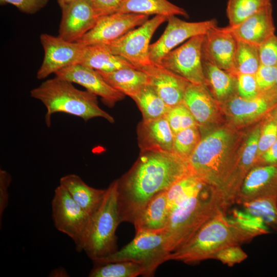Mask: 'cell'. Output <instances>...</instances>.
<instances>
[{
	"label": "cell",
	"mask_w": 277,
	"mask_h": 277,
	"mask_svg": "<svg viewBox=\"0 0 277 277\" xmlns=\"http://www.w3.org/2000/svg\"><path fill=\"white\" fill-rule=\"evenodd\" d=\"M274 87L276 88V90H277V78H276V83H275Z\"/></svg>",
	"instance_id": "49"
},
{
	"label": "cell",
	"mask_w": 277,
	"mask_h": 277,
	"mask_svg": "<svg viewBox=\"0 0 277 277\" xmlns=\"http://www.w3.org/2000/svg\"><path fill=\"white\" fill-rule=\"evenodd\" d=\"M230 139L225 130L213 131L201 138L187 160L190 171L217 192L230 175L228 157Z\"/></svg>",
	"instance_id": "4"
},
{
	"label": "cell",
	"mask_w": 277,
	"mask_h": 277,
	"mask_svg": "<svg viewBox=\"0 0 277 277\" xmlns=\"http://www.w3.org/2000/svg\"><path fill=\"white\" fill-rule=\"evenodd\" d=\"M49 0H0L1 5L11 4L21 12L33 14L44 8Z\"/></svg>",
	"instance_id": "42"
},
{
	"label": "cell",
	"mask_w": 277,
	"mask_h": 277,
	"mask_svg": "<svg viewBox=\"0 0 277 277\" xmlns=\"http://www.w3.org/2000/svg\"><path fill=\"white\" fill-rule=\"evenodd\" d=\"M268 99L264 92L250 99L235 95L229 102L231 113L240 122L250 121L258 117L268 109Z\"/></svg>",
	"instance_id": "29"
},
{
	"label": "cell",
	"mask_w": 277,
	"mask_h": 277,
	"mask_svg": "<svg viewBox=\"0 0 277 277\" xmlns=\"http://www.w3.org/2000/svg\"><path fill=\"white\" fill-rule=\"evenodd\" d=\"M205 185L191 171L174 182L166 189L168 213Z\"/></svg>",
	"instance_id": "30"
},
{
	"label": "cell",
	"mask_w": 277,
	"mask_h": 277,
	"mask_svg": "<svg viewBox=\"0 0 277 277\" xmlns=\"http://www.w3.org/2000/svg\"><path fill=\"white\" fill-rule=\"evenodd\" d=\"M190 171L187 161L172 152H142L130 170L117 180L120 223H133L154 195Z\"/></svg>",
	"instance_id": "1"
},
{
	"label": "cell",
	"mask_w": 277,
	"mask_h": 277,
	"mask_svg": "<svg viewBox=\"0 0 277 277\" xmlns=\"http://www.w3.org/2000/svg\"><path fill=\"white\" fill-rule=\"evenodd\" d=\"M276 120H277V114H276Z\"/></svg>",
	"instance_id": "50"
},
{
	"label": "cell",
	"mask_w": 277,
	"mask_h": 277,
	"mask_svg": "<svg viewBox=\"0 0 277 277\" xmlns=\"http://www.w3.org/2000/svg\"><path fill=\"white\" fill-rule=\"evenodd\" d=\"M247 258V254L239 245L226 247L220 250L214 256L216 259L229 266L240 263Z\"/></svg>",
	"instance_id": "40"
},
{
	"label": "cell",
	"mask_w": 277,
	"mask_h": 277,
	"mask_svg": "<svg viewBox=\"0 0 277 277\" xmlns=\"http://www.w3.org/2000/svg\"><path fill=\"white\" fill-rule=\"evenodd\" d=\"M60 185L91 217L100 206L106 192V189L89 186L80 176L74 174L62 176L60 180Z\"/></svg>",
	"instance_id": "21"
},
{
	"label": "cell",
	"mask_w": 277,
	"mask_h": 277,
	"mask_svg": "<svg viewBox=\"0 0 277 277\" xmlns=\"http://www.w3.org/2000/svg\"><path fill=\"white\" fill-rule=\"evenodd\" d=\"M228 27L238 41L259 47L275 34L271 4L239 25Z\"/></svg>",
	"instance_id": "19"
},
{
	"label": "cell",
	"mask_w": 277,
	"mask_h": 277,
	"mask_svg": "<svg viewBox=\"0 0 277 277\" xmlns=\"http://www.w3.org/2000/svg\"><path fill=\"white\" fill-rule=\"evenodd\" d=\"M139 70L148 75L151 85L170 108L183 102L185 90L190 83L187 80L161 64L152 62Z\"/></svg>",
	"instance_id": "17"
},
{
	"label": "cell",
	"mask_w": 277,
	"mask_h": 277,
	"mask_svg": "<svg viewBox=\"0 0 277 277\" xmlns=\"http://www.w3.org/2000/svg\"><path fill=\"white\" fill-rule=\"evenodd\" d=\"M39 39L44 56L37 72V79H44L64 68L80 64L85 46L47 33L42 34Z\"/></svg>",
	"instance_id": "12"
},
{
	"label": "cell",
	"mask_w": 277,
	"mask_h": 277,
	"mask_svg": "<svg viewBox=\"0 0 277 277\" xmlns=\"http://www.w3.org/2000/svg\"><path fill=\"white\" fill-rule=\"evenodd\" d=\"M200 140L197 126L183 129L174 135L172 153L187 161Z\"/></svg>",
	"instance_id": "36"
},
{
	"label": "cell",
	"mask_w": 277,
	"mask_h": 277,
	"mask_svg": "<svg viewBox=\"0 0 277 277\" xmlns=\"http://www.w3.org/2000/svg\"><path fill=\"white\" fill-rule=\"evenodd\" d=\"M132 98L140 109L143 120H154L166 116L170 109L151 84L143 87Z\"/></svg>",
	"instance_id": "31"
},
{
	"label": "cell",
	"mask_w": 277,
	"mask_h": 277,
	"mask_svg": "<svg viewBox=\"0 0 277 277\" xmlns=\"http://www.w3.org/2000/svg\"><path fill=\"white\" fill-rule=\"evenodd\" d=\"M240 244L250 241L256 236L270 233L269 227L260 217L247 211L234 209L230 217H227Z\"/></svg>",
	"instance_id": "27"
},
{
	"label": "cell",
	"mask_w": 277,
	"mask_h": 277,
	"mask_svg": "<svg viewBox=\"0 0 277 277\" xmlns=\"http://www.w3.org/2000/svg\"><path fill=\"white\" fill-rule=\"evenodd\" d=\"M261 65L277 66V36L274 34L259 47Z\"/></svg>",
	"instance_id": "41"
},
{
	"label": "cell",
	"mask_w": 277,
	"mask_h": 277,
	"mask_svg": "<svg viewBox=\"0 0 277 277\" xmlns=\"http://www.w3.org/2000/svg\"><path fill=\"white\" fill-rule=\"evenodd\" d=\"M12 181L10 174L7 171L0 170V223L2 225V219L4 212L8 205V188Z\"/></svg>",
	"instance_id": "45"
},
{
	"label": "cell",
	"mask_w": 277,
	"mask_h": 277,
	"mask_svg": "<svg viewBox=\"0 0 277 277\" xmlns=\"http://www.w3.org/2000/svg\"><path fill=\"white\" fill-rule=\"evenodd\" d=\"M166 116L174 135L183 129L197 125L183 102L170 108Z\"/></svg>",
	"instance_id": "37"
},
{
	"label": "cell",
	"mask_w": 277,
	"mask_h": 277,
	"mask_svg": "<svg viewBox=\"0 0 277 277\" xmlns=\"http://www.w3.org/2000/svg\"><path fill=\"white\" fill-rule=\"evenodd\" d=\"M50 276H68V273L65 270L64 268L60 267L55 269L54 270L52 271Z\"/></svg>",
	"instance_id": "47"
},
{
	"label": "cell",
	"mask_w": 277,
	"mask_h": 277,
	"mask_svg": "<svg viewBox=\"0 0 277 277\" xmlns=\"http://www.w3.org/2000/svg\"><path fill=\"white\" fill-rule=\"evenodd\" d=\"M236 76V86L239 96L252 98L260 93L254 74H238Z\"/></svg>",
	"instance_id": "39"
},
{
	"label": "cell",
	"mask_w": 277,
	"mask_h": 277,
	"mask_svg": "<svg viewBox=\"0 0 277 277\" xmlns=\"http://www.w3.org/2000/svg\"><path fill=\"white\" fill-rule=\"evenodd\" d=\"M272 195H277V166H257L245 176L235 203L242 205L259 197Z\"/></svg>",
	"instance_id": "18"
},
{
	"label": "cell",
	"mask_w": 277,
	"mask_h": 277,
	"mask_svg": "<svg viewBox=\"0 0 277 277\" xmlns=\"http://www.w3.org/2000/svg\"><path fill=\"white\" fill-rule=\"evenodd\" d=\"M55 75L84 87L87 91L100 96L103 102L109 107L113 106L125 97L124 94L109 85L98 71L81 64L64 68Z\"/></svg>",
	"instance_id": "14"
},
{
	"label": "cell",
	"mask_w": 277,
	"mask_h": 277,
	"mask_svg": "<svg viewBox=\"0 0 277 277\" xmlns=\"http://www.w3.org/2000/svg\"><path fill=\"white\" fill-rule=\"evenodd\" d=\"M270 4L271 0H228L226 14L229 26L239 25Z\"/></svg>",
	"instance_id": "35"
},
{
	"label": "cell",
	"mask_w": 277,
	"mask_h": 277,
	"mask_svg": "<svg viewBox=\"0 0 277 277\" xmlns=\"http://www.w3.org/2000/svg\"><path fill=\"white\" fill-rule=\"evenodd\" d=\"M260 65L259 47L238 41L233 74H255Z\"/></svg>",
	"instance_id": "32"
},
{
	"label": "cell",
	"mask_w": 277,
	"mask_h": 277,
	"mask_svg": "<svg viewBox=\"0 0 277 277\" xmlns=\"http://www.w3.org/2000/svg\"><path fill=\"white\" fill-rule=\"evenodd\" d=\"M99 17L116 13L124 0H88Z\"/></svg>",
	"instance_id": "43"
},
{
	"label": "cell",
	"mask_w": 277,
	"mask_h": 277,
	"mask_svg": "<svg viewBox=\"0 0 277 277\" xmlns=\"http://www.w3.org/2000/svg\"><path fill=\"white\" fill-rule=\"evenodd\" d=\"M164 15H155L136 29L105 44L108 50L129 62L140 69L151 63L149 57L151 38L159 26L167 21Z\"/></svg>",
	"instance_id": "9"
},
{
	"label": "cell",
	"mask_w": 277,
	"mask_h": 277,
	"mask_svg": "<svg viewBox=\"0 0 277 277\" xmlns=\"http://www.w3.org/2000/svg\"><path fill=\"white\" fill-rule=\"evenodd\" d=\"M62 18L58 36L76 42L96 24V16L88 0H76L62 8Z\"/></svg>",
	"instance_id": "15"
},
{
	"label": "cell",
	"mask_w": 277,
	"mask_h": 277,
	"mask_svg": "<svg viewBox=\"0 0 277 277\" xmlns=\"http://www.w3.org/2000/svg\"><path fill=\"white\" fill-rule=\"evenodd\" d=\"M240 244L225 213L220 211L205 223L184 245L170 253L168 260L196 263L214 259L221 249Z\"/></svg>",
	"instance_id": "5"
},
{
	"label": "cell",
	"mask_w": 277,
	"mask_h": 277,
	"mask_svg": "<svg viewBox=\"0 0 277 277\" xmlns=\"http://www.w3.org/2000/svg\"><path fill=\"white\" fill-rule=\"evenodd\" d=\"M51 209L56 229L73 241L76 251H83L91 216L60 185L54 190Z\"/></svg>",
	"instance_id": "8"
},
{
	"label": "cell",
	"mask_w": 277,
	"mask_h": 277,
	"mask_svg": "<svg viewBox=\"0 0 277 277\" xmlns=\"http://www.w3.org/2000/svg\"><path fill=\"white\" fill-rule=\"evenodd\" d=\"M137 136L142 152H172L174 135L166 116L143 120L138 127Z\"/></svg>",
	"instance_id": "20"
},
{
	"label": "cell",
	"mask_w": 277,
	"mask_h": 277,
	"mask_svg": "<svg viewBox=\"0 0 277 277\" xmlns=\"http://www.w3.org/2000/svg\"><path fill=\"white\" fill-rule=\"evenodd\" d=\"M254 75L260 93L272 90L277 78V66L261 65Z\"/></svg>",
	"instance_id": "38"
},
{
	"label": "cell",
	"mask_w": 277,
	"mask_h": 277,
	"mask_svg": "<svg viewBox=\"0 0 277 277\" xmlns=\"http://www.w3.org/2000/svg\"><path fill=\"white\" fill-rule=\"evenodd\" d=\"M183 102L197 124H205L211 120L214 113V104L204 85L190 83L185 90Z\"/></svg>",
	"instance_id": "25"
},
{
	"label": "cell",
	"mask_w": 277,
	"mask_h": 277,
	"mask_svg": "<svg viewBox=\"0 0 277 277\" xmlns=\"http://www.w3.org/2000/svg\"><path fill=\"white\" fill-rule=\"evenodd\" d=\"M242 205L245 211L261 217L268 227L277 230V195L259 197Z\"/></svg>",
	"instance_id": "34"
},
{
	"label": "cell",
	"mask_w": 277,
	"mask_h": 277,
	"mask_svg": "<svg viewBox=\"0 0 277 277\" xmlns=\"http://www.w3.org/2000/svg\"><path fill=\"white\" fill-rule=\"evenodd\" d=\"M166 237L162 231H140L133 239L119 250L96 261L94 264L131 261L141 265L144 276H152L157 267L168 261Z\"/></svg>",
	"instance_id": "7"
},
{
	"label": "cell",
	"mask_w": 277,
	"mask_h": 277,
	"mask_svg": "<svg viewBox=\"0 0 277 277\" xmlns=\"http://www.w3.org/2000/svg\"><path fill=\"white\" fill-rule=\"evenodd\" d=\"M80 64L101 72L136 68L124 58L111 53L105 44L85 46Z\"/></svg>",
	"instance_id": "24"
},
{
	"label": "cell",
	"mask_w": 277,
	"mask_h": 277,
	"mask_svg": "<svg viewBox=\"0 0 277 277\" xmlns=\"http://www.w3.org/2000/svg\"><path fill=\"white\" fill-rule=\"evenodd\" d=\"M204 35L189 38L166 54L160 64L191 84L205 85L203 63Z\"/></svg>",
	"instance_id": "10"
},
{
	"label": "cell",
	"mask_w": 277,
	"mask_h": 277,
	"mask_svg": "<svg viewBox=\"0 0 277 277\" xmlns=\"http://www.w3.org/2000/svg\"><path fill=\"white\" fill-rule=\"evenodd\" d=\"M220 211L225 213L217 192L207 185L172 210L164 229L168 253L184 245Z\"/></svg>",
	"instance_id": "2"
},
{
	"label": "cell",
	"mask_w": 277,
	"mask_h": 277,
	"mask_svg": "<svg viewBox=\"0 0 277 277\" xmlns=\"http://www.w3.org/2000/svg\"><path fill=\"white\" fill-rule=\"evenodd\" d=\"M117 12L146 15L188 16L186 10L168 0H124Z\"/></svg>",
	"instance_id": "26"
},
{
	"label": "cell",
	"mask_w": 277,
	"mask_h": 277,
	"mask_svg": "<svg viewBox=\"0 0 277 277\" xmlns=\"http://www.w3.org/2000/svg\"><path fill=\"white\" fill-rule=\"evenodd\" d=\"M148 15L116 12L99 17L95 26L77 42L84 46L106 44L146 22Z\"/></svg>",
	"instance_id": "13"
},
{
	"label": "cell",
	"mask_w": 277,
	"mask_h": 277,
	"mask_svg": "<svg viewBox=\"0 0 277 277\" xmlns=\"http://www.w3.org/2000/svg\"><path fill=\"white\" fill-rule=\"evenodd\" d=\"M237 39L228 26H215L204 35L203 58L233 74Z\"/></svg>",
	"instance_id": "16"
},
{
	"label": "cell",
	"mask_w": 277,
	"mask_h": 277,
	"mask_svg": "<svg viewBox=\"0 0 277 277\" xmlns=\"http://www.w3.org/2000/svg\"><path fill=\"white\" fill-rule=\"evenodd\" d=\"M277 138V125L273 122L268 123L260 134L257 157L268 150Z\"/></svg>",
	"instance_id": "44"
},
{
	"label": "cell",
	"mask_w": 277,
	"mask_h": 277,
	"mask_svg": "<svg viewBox=\"0 0 277 277\" xmlns=\"http://www.w3.org/2000/svg\"><path fill=\"white\" fill-rule=\"evenodd\" d=\"M88 274L89 277H135L144 276V269L140 264L131 261H117L94 264Z\"/></svg>",
	"instance_id": "33"
},
{
	"label": "cell",
	"mask_w": 277,
	"mask_h": 277,
	"mask_svg": "<svg viewBox=\"0 0 277 277\" xmlns=\"http://www.w3.org/2000/svg\"><path fill=\"white\" fill-rule=\"evenodd\" d=\"M205 84L210 86L215 96L219 100L228 97L233 91L236 76L203 58Z\"/></svg>",
	"instance_id": "28"
},
{
	"label": "cell",
	"mask_w": 277,
	"mask_h": 277,
	"mask_svg": "<svg viewBox=\"0 0 277 277\" xmlns=\"http://www.w3.org/2000/svg\"><path fill=\"white\" fill-rule=\"evenodd\" d=\"M168 215L166 190H164L154 195L135 217L133 223L135 232L163 230Z\"/></svg>",
	"instance_id": "22"
},
{
	"label": "cell",
	"mask_w": 277,
	"mask_h": 277,
	"mask_svg": "<svg viewBox=\"0 0 277 277\" xmlns=\"http://www.w3.org/2000/svg\"><path fill=\"white\" fill-rule=\"evenodd\" d=\"M117 180L106 189L104 197L91 217L83 251L93 261L117 250L115 232L120 224Z\"/></svg>",
	"instance_id": "6"
},
{
	"label": "cell",
	"mask_w": 277,
	"mask_h": 277,
	"mask_svg": "<svg viewBox=\"0 0 277 277\" xmlns=\"http://www.w3.org/2000/svg\"><path fill=\"white\" fill-rule=\"evenodd\" d=\"M98 72L112 87L131 98L143 87L150 84L148 75L134 68H125L110 72Z\"/></svg>",
	"instance_id": "23"
},
{
	"label": "cell",
	"mask_w": 277,
	"mask_h": 277,
	"mask_svg": "<svg viewBox=\"0 0 277 277\" xmlns=\"http://www.w3.org/2000/svg\"><path fill=\"white\" fill-rule=\"evenodd\" d=\"M76 0H56L59 6L62 8L63 6Z\"/></svg>",
	"instance_id": "48"
},
{
	"label": "cell",
	"mask_w": 277,
	"mask_h": 277,
	"mask_svg": "<svg viewBox=\"0 0 277 277\" xmlns=\"http://www.w3.org/2000/svg\"><path fill=\"white\" fill-rule=\"evenodd\" d=\"M262 161L267 165L277 164V138L272 146L262 154Z\"/></svg>",
	"instance_id": "46"
},
{
	"label": "cell",
	"mask_w": 277,
	"mask_h": 277,
	"mask_svg": "<svg viewBox=\"0 0 277 277\" xmlns=\"http://www.w3.org/2000/svg\"><path fill=\"white\" fill-rule=\"evenodd\" d=\"M30 96L46 107L45 122L48 127L51 125L52 115L57 112L76 116L85 122L97 117L111 123L114 122L111 115L100 107L96 95L79 90L72 83L56 76L32 89Z\"/></svg>",
	"instance_id": "3"
},
{
	"label": "cell",
	"mask_w": 277,
	"mask_h": 277,
	"mask_svg": "<svg viewBox=\"0 0 277 277\" xmlns=\"http://www.w3.org/2000/svg\"><path fill=\"white\" fill-rule=\"evenodd\" d=\"M167 25L161 37L149 47V57L153 63L160 64L164 56L175 47L189 38L205 34L217 26L215 19L189 22L176 16L167 17Z\"/></svg>",
	"instance_id": "11"
}]
</instances>
